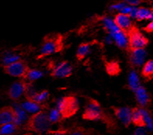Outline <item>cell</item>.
Instances as JSON below:
<instances>
[{
    "label": "cell",
    "instance_id": "9c48e42d",
    "mask_svg": "<svg viewBox=\"0 0 153 135\" xmlns=\"http://www.w3.org/2000/svg\"><path fill=\"white\" fill-rule=\"evenodd\" d=\"M115 115L125 127H128L131 123V109L128 107H112Z\"/></svg>",
    "mask_w": 153,
    "mask_h": 135
},
{
    "label": "cell",
    "instance_id": "cb8c5ba5",
    "mask_svg": "<svg viewBox=\"0 0 153 135\" xmlns=\"http://www.w3.org/2000/svg\"><path fill=\"white\" fill-rule=\"evenodd\" d=\"M17 126L14 123H9L0 126V135H11L16 131Z\"/></svg>",
    "mask_w": 153,
    "mask_h": 135
},
{
    "label": "cell",
    "instance_id": "8992f818",
    "mask_svg": "<svg viewBox=\"0 0 153 135\" xmlns=\"http://www.w3.org/2000/svg\"><path fill=\"white\" fill-rule=\"evenodd\" d=\"M5 73L13 76V77L24 78L27 71L30 69L27 64L24 61L18 60L11 64L5 65L3 67Z\"/></svg>",
    "mask_w": 153,
    "mask_h": 135
},
{
    "label": "cell",
    "instance_id": "e0dca14e",
    "mask_svg": "<svg viewBox=\"0 0 153 135\" xmlns=\"http://www.w3.org/2000/svg\"><path fill=\"white\" fill-rule=\"evenodd\" d=\"M105 68L107 74L111 76L118 75L121 71L120 65L117 61H111L105 64Z\"/></svg>",
    "mask_w": 153,
    "mask_h": 135
},
{
    "label": "cell",
    "instance_id": "ac0fdd59",
    "mask_svg": "<svg viewBox=\"0 0 153 135\" xmlns=\"http://www.w3.org/2000/svg\"><path fill=\"white\" fill-rule=\"evenodd\" d=\"M21 107L25 110L26 112L35 113L40 111V110L42 108V106L41 104L37 103V102H33V101L27 100L22 103Z\"/></svg>",
    "mask_w": 153,
    "mask_h": 135
},
{
    "label": "cell",
    "instance_id": "f546056e",
    "mask_svg": "<svg viewBox=\"0 0 153 135\" xmlns=\"http://www.w3.org/2000/svg\"><path fill=\"white\" fill-rule=\"evenodd\" d=\"M127 5H128V4H127L126 2H124V1H122V2H115V3L112 4V5L110 6L109 8H110V10H113V11H117L119 12V13H120L121 10H122Z\"/></svg>",
    "mask_w": 153,
    "mask_h": 135
},
{
    "label": "cell",
    "instance_id": "d6986e66",
    "mask_svg": "<svg viewBox=\"0 0 153 135\" xmlns=\"http://www.w3.org/2000/svg\"><path fill=\"white\" fill-rule=\"evenodd\" d=\"M90 43H82L78 48L77 53H76V58L79 61H82L85 57L87 55L90 51Z\"/></svg>",
    "mask_w": 153,
    "mask_h": 135
},
{
    "label": "cell",
    "instance_id": "8fae6325",
    "mask_svg": "<svg viewBox=\"0 0 153 135\" xmlns=\"http://www.w3.org/2000/svg\"><path fill=\"white\" fill-rule=\"evenodd\" d=\"M130 54V63L134 67H139L143 64L146 58V51L144 48H138L131 50Z\"/></svg>",
    "mask_w": 153,
    "mask_h": 135
},
{
    "label": "cell",
    "instance_id": "6da1fadb",
    "mask_svg": "<svg viewBox=\"0 0 153 135\" xmlns=\"http://www.w3.org/2000/svg\"><path fill=\"white\" fill-rule=\"evenodd\" d=\"M64 48L63 37L60 33H50L45 36L43 40L41 54L38 58L49 56L51 54H55L62 51Z\"/></svg>",
    "mask_w": 153,
    "mask_h": 135
},
{
    "label": "cell",
    "instance_id": "4316f807",
    "mask_svg": "<svg viewBox=\"0 0 153 135\" xmlns=\"http://www.w3.org/2000/svg\"><path fill=\"white\" fill-rule=\"evenodd\" d=\"M49 120L51 124H55V123H58L63 119L62 116V114L59 112V110L58 108L51 109L48 114Z\"/></svg>",
    "mask_w": 153,
    "mask_h": 135
},
{
    "label": "cell",
    "instance_id": "e575fe53",
    "mask_svg": "<svg viewBox=\"0 0 153 135\" xmlns=\"http://www.w3.org/2000/svg\"><path fill=\"white\" fill-rule=\"evenodd\" d=\"M152 10H153V9H152Z\"/></svg>",
    "mask_w": 153,
    "mask_h": 135
},
{
    "label": "cell",
    "instance_id": "30bf717a",
    "mask_svg": "<svg viewBox=\"0 0 153 135\" xmlns=\"http://www.w3.org/2000/svg\"><path fill=\"white\" fill-rule=\"evenodd\" d=\"M131 19V18L128 15L119 13L114 16V23L119 29L127 33L133 27Z\"/></svg>",
    "mask_w": 153,
    "mask_h": 135
},
{
    "label": "cell",
    "instance_id": "1f68e13d",
    "mask_svg": "<svg viewBox=\"0 0 153 135\" xmlns=\"http://www.w3.org/2000/svg\"><path fill=\"white\" fill-rule=\"evenodd\" d=\"M67 131H49V135H66Z\"/></svg>",
    "mask_w": 153,
    "mask_h": 135
},
{
    "label": "cell",
    "instance_id": "ffe728a7",
    "mask_svg": "<svg viewBox=\"0 0 153 135\" xmlns=\"http://www.w3.org/2000/svg\"><path fill=\"white\" fill-rule=\"evenodd\" d=\"M15 109V120H14V124L16 125L19 126L22 123H23L24 121H26L27 119V113H26V111L22 108L21 106H16Z\"/></svg>",
    "mask_w": 153,
    "mask_h": 135
},
{
    "label": "cell",
    "instance_id": "603a6c76",
    "mask_svg": "<svg viewBox=\"0 0 153 135\" xmlns=\"http://www.w3.org/2000/svg\"><path fill=\"white\" fill-rule=\"evenodd\" d=\"M68 135H100L93 129H86L82 127H78L70 132Z\"/></svg>",
    "mask_w": 153,
    "mask_h": 135
},
{
    "label": "cell",
    "instance_id": "9a60e30c",
    "mask_svg": "<svg viewBox=\"0 0 153 135\" xmlns=\"http://www.w3.org/2000/svg\"><path fill=\"white\" fill-rule=\"evenodd\" d=\"M134 92H135L137 101H138V104L140 106H146L149 103L150 97L144 87L139 86Z\"/></svg>",
    "mask_w": 153,
    "mask_h": 135
},
{
    "label": "cell",
    "instance_id": "277c9868",
    "mask_svg": "<svg viewBox=\"0 0 153 135\" xmlns=\"http://www.w3.org/2000/svg\"><path fill=\"white\" fill-rule=\"evenodd\" d=\"M127 36L128 40V47L130 50L144 48L149 43L148 39L135 27H132L127 32Z\"/></svg>",
    "mask_w": 153,
    "mask_h": 135
},
{
    "label": "cell",
    "instance_id": "52a82bcc",
    "mask_svg": "<svg viewBox=\"0 0 153 135\" xmlns=\"http://www.w3.org/2000/svg\"><path fill=\"white\" fill-rule=\"evenodd\" d=\"M30 86L29 83L27 82L20 80V81L15 82L12 84L10 88L8 91V96L13 100H18L22 95L26 93L28 87Z\"/></svg>",
    "mask_w": 153,
    "mask_h": 135
},
{
    "label": "cell",
    "instance_id": "7402d4cb",
    "mask_svg": "<svg viewBox=\"0 0 153 135\" xmlns=\"http://www.w3.org/2000/svg\"><path fill=\"white\" fill-rule=\"evenodd\" d=\"M152 14V10H150L145 7H138L135 19L139 21L144 20V19H151Z\"/></svg>",
    "mask_w": 153,
    "mask_h": 135
},
{
    "label": "cell",
    "instance_id": "d6a6232c",
    "mask_svg": "<svg viewBox=\"0 0 153 135\" xmlns=\"http://www.w3.org/2000/svg\"><path fill=\"white\" fill-rule=\"evenodd\" d=\"M144 30L147 31V32H152L153 31V20H152L151 23H149L144 28Z\"/></svg>",
    "mask_w": 153,
    "mask_h": 135
},
{
    "label": "cell",
    "instance_id": "4dcf8cb0",
    "mask_svg": "<svg viewBox=\"0 0 153 135\" xmlns=\"http://www.w3.org/2000/svg\"><path fill=\"white\" fill-rule=\"evenodd\" d=\"M124 2H126L128 5L132 6H137L142 2V0H124Z\"/></svg>",
    "mask_w": 153,
    "mask_h": 135
},
{
    "label": "cell",
    "instance_id": "3957f363",
    "mask_svg": "<svg viewBox=\"0 0 153 135\" xmlns=\"http://www.w3.org/2000/svg\"><path fill=\"white\" fill-rule=\"evenodd\" d=\"M57 106L63 119L72 117L79 109L78 99L73 96H68L62 98L58 102Z\"/></svg>",
    "mask_w": 153,
    "mask_h": 135
},
{
    "label": "cell",
    "instance_id": "4fadbf2b",
    "mask_svg": "<svg viewBox=\"0 0 153 135\" xmlns=\"http://www.w3.org/2000/svg\"><path fill=\"white\" fill-rule=\"evenodd\" d=\"M113 39L114 40L116 45L120 48H127L128 45V40L127 33L124 31L120 30L111 33Z\"/></svg>",
    "mask_w": 153,
    "mask_h": 135
},
{
    "label": "cell",
    "instance_id": "ba28073f",
    "mask_svg": "<svg viewBox=\"0 0 153 135\" xmlns=\"http://www.w3.org/2000/svg\"><path fill=\"white\" fill-rule=\"evenodd\" d=\"M72 73V67L69 62L64 61L54 66L51 71V76L56 78L69 77Z\"/></svg>",
    "mask_w": 153,
    "mask_h": 135
},
{
    "label": "cell",
    "instance_id": "836d02e7",
    "mask_svg": "<svg viewBox=\"0 0 153 135\" xmlns=\"http://www.w3.org/2000/svg\"><path fill=\"white\" fill-rule=\"evenodd\" d=\"M134 135H146V132L143 128H138V130H136Z\"/></svg>",
    "mask_w": 153,
    "mask_h": 135
},
{
    "label": "cell",
    "instance_id": "44dd1931",
    "mask_svg": "<svg viewBox=\"0 0 153 135\" xmlns=\"http://www.w3.org/2000/svg\"><path fill=\"white\" fill-rule=\"evenodd\" d=\"M101 21L103 22V24L104 26V27L111 33V34L113 33H114V32H117V31L120 30V29L117 27V25L114 23V19H111V17L103 16V17L101 18Z\"/></svg>",
    "mask_w": 153,
    "mask_h": 135
},
{
    "label": "cell",
    "instance_id": "484cf974",
    "mask_svg": "<svg viewBox=\"0 0 153 135\" xmlns=\"http://www.w3.org/2000/svg\"><path fill=\"white\" fill-rule=\"evenodd\" d=\"M128 83H129V87L130 89L133 91H135L140 86L139 79H138V75L136 74L135 71H131L129 75L128 78Z\"/></svg>",
    "mask_w": 153,
    "mask_h": 135
},
{
    "label": "cell",
    "instance_id": "f1b7e54d",
    "mask_svg": "<svg viewBox=\"0 0 153 135\" xmlns=\"http://www.w3.org/2000/svg\"><path fill=\"white\" fill-rule=\"evenodd\" d=\"M19 60V55L15 54H6V56L3 58V60H2V63H3L4 66L7 65L9 64H11L13 62H16V61Z\"/></svg>",
    "mask_w": 153,
    "mask_h": 135
},
{
    "label": "cell",
    "instance_id": "7c38bea8",
    "mask_svg": "<svg viewBox=\"0 0 153 135\" xmlns=\"http://www.w3.org/2000/svg\"><path fill=\"white\" fill-rule=\"evenodd\" d=\"M15 109L11 106H5L0 110V126L13 123L15 120Z\"/></svg>",
    "mask_w": 153,
    "mask_h": 135
},
{
    "label": "cell",
    "instance_id": "7a4b0ae2",
    "mask_svg": "<svg viewBox=\"0 0 153 135\" xmlns=\"http://www.w3.org/2000/svg\"><path fill=\"white\" fill-rule=\"evenodd\" d=\"M51 123L49 120L48 114L45 111H38L27 120L25 129L35 133H44L48 131Z\"/></svg>",
    "mask_w": 153,
    "mask_h": 135
},
{
    "label": "cell",
    "instance_id": "5b68a950",
    "mask_svg": "<svg viewBox=\"0 0 153 135\" xmlns=\"http://www.w3.org/2000/svg\"><path fill=\"white\" fill-rule=\"evenodd\" d=\"M105 113L101 108V106L96 99L89 98L88 104L83 114L82 118L87 120H103Z\"/></svg>",
    "mask_w": 153,
    "mask_h": 135
},
{
    "label": "cell",
    "instance_id": "2e32d148",
    "mask_svg": "<svg viewBox=\"0 0 153 135\" xmlns=\"http://www.w3.org/2000/svg\"><path fill=\"white\" fill-rule=\"evenodd\" d=\"M49 97V93L48 91L45 89V90L41 91V92H33V93H31L30 96H27V100H31L33 102H37L38 104H42L43 102H45V101L48 99Z\"/></svg>",
    "mask_w": 153,
    "mask_h": 135
},
{
    "label": "cell",
    "instance_id": "83f0119b",
    "mask_svg": "<svg viewBox=\"0 0 153 135\" xmlns=\"http://www.w3.org/2000/svg\"><path fill=\"white\" fill-rule=\"evenodd\" d=\"M145 77H150L153 75V60H150L145 64L142 71Z\"/></svg>",
    "mask_w": 153,
    "mask_h": 135
},
{
    "label": "cell",
    "instance_id": "5bb4252c",
    "mask_svg": "<svg viewBox=\"0 0 153 135\" xmlns=\"http://www.w3.org/2000/svg\"><path fill=\"white\" fill-rule=\"evenodd\" d=\"M131 122L134 125L138 126V127H141V128L147 125L146 120H145V118H144L142 109H131Z\"/></svg>",
    "mask_w": 153,
    "mask_h": 135
},
{
    "label": "cell",
    "instance_id": "d4e9b609",
    "mask_svg": "<svg viewBox=\"0 0 153 135\" xmlns=\"http://www.w3.org/2000/svg\"><path fill=\"white\" fill-rule=\"evenodd\" d=\"M43 76V72L37 69H29L23 79L30 82L37 80Z\"/></svg>",
    "mask_w": 153,
    "mask_h": 135
}]
</instances>
